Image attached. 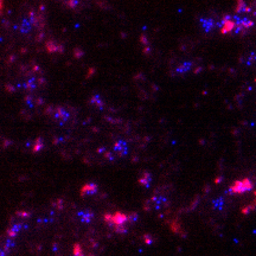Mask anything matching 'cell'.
Masks as SVG:
<instances>
[{
    "label": "cell",
    "mask_w": 256,
    "mask_h": 256,
    "mask_svg": "<svg viewBox=\"0 0 256 256\" xmlns=\"http://www.w3.org/2000/svg\"><path fill=\"white\" fill-rule=\"evenodd\" d=\"M221 32L223 35H229L236 32V20L234 17H225L222 21Z\"/></svg>",
    "instance_id": "6da1fadb"
},
{
    "label": "cell",
    "mask_w": 256,
    "mask_h": 256,
    "mask_svg": "<svg viewBox=\"0 0 256 256\" xmlns=\"http://www.w3.org/2000/svg\"><path fill=\"white\" fill-rule=\"evenodd\" d=\"M251 186H253V184H251L248 179H244L243 181H236V183L234 184V186L231 187V191H232L234 193H241V192H243V191L249 190Z\"/></svg>",
    "instance_id": "7a4b0ae2"
},
{
    "label": "cell",
    "mask_w": 256,
    "mask_h": 256,
    "mask_svg": "<svg viewBox=\"0 0 256 256\" xmlns=\"http://www.w3.org/2000/svg\"><path fill=\"white\" fill-rule=\"evenodd\" d=\"M98 187L96 184L94 183H88V184H84L83 187L81 189V196L82 197H87V196H91V194L96 193Z\"/></svg>",
    "instance_id": "3957f363"
},
{
    "label": "cell",
    "mask_w": 256,
    "mask_h": 256,
    "mask_svg": "<svg viewBox=\"0 0 256 256\" xmlns=\"http://www.w3.org/2000/svg\"><path fill=\"white\" fill-rule=\"evenodd\" d=\"M151 180H152L151 174L150 173H147V172H143V173H141V176L139 177V184L142 186H145V187H147V186L150 185Z\"/></svg>",
    "instance_id": "277c9868"
},
{
    "label": "cell",
    "mask_w": 256,
    "mask_h": 256,
    "mask_svg": "<svg viewBox=\"0 0 256 256\" xmlns=\"http://www.w3.org/2000/svg\"><path fill=\"white\" fill-rule=\"evenodd\" d=\"M78 217H80L81 221L83 222H90L93 220V213L89 210H82L78 212Z\"/></svg>",
    "instance_id": "5b68a950"
},
{
    "label": "cell",
    "mask_w": 256,
    "mask_h": 256,
    "mask_svg": "<svg viewBox=\"0 0 256 256\" xmlns=\"http://www.w3.org/2000/svg\"><path fill=\"white\" fill-rule=\"evenodd\" d=\"M128 217H129L131 223H134V222L138 221V213H136V212H131V213H128Z\"/></svg>",
    "instance_id": "8992f818"
}]
</instances>
